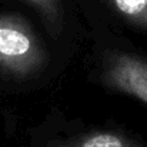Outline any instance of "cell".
Returning <instances> with one entry per match:
<instances>
[{
	"mask_svg": "<svg viewBox=\"0 0 147 147\" xmlns=\"http://www.w3.org/2000/svg\"><path fill=\"white\" fill-rule=\"evenodd\" d=\"M33 147H147V143L124 131L82 127L60 134L43 130L34 137Z\"/></svg>",
	"mask_w": 147,
	"mask_h": 147,
	"instance_id": "3957f363",
	"label": "cell"
},
{
	"mask_svg": "<svg viewBox=\"0 0 147 147\" xmlns=\"http://www.w3.org/2000/svg\"><path fill=\"white\" fill-rule=\"evenodd\" d=\"M98 1L106 10L107 19H111V22L114 23L109 29L110 32L130 30L147 36V0H98Z\"/></svg>",
	"mask_w": 147,
	"mask_h": 147,
	"instance_id": "5b68a950",
	"label": "cell"
},
{
	"mask_svg": "<svg viewBox=\"0 0 147 147\" xmlns=\"http://www.w3.org/2000/svg\"><path fill=\"white\" fill-rule=\"evenodd\" d=\"M98 30L92 57V74L100 86L147 106V54L106 27Z\"/></svg>",
	"mask_w": 147,
	"mask_h": 147,
	"instance_id": "7a4b0ae2",
	"label": "cell"
},
{
	"mask_svg": "<svg viewBox=\"0 0 147 147\" xmlns=\"http://www.w3.org/2000/svg\"><path fill=\"white\" fill-rule=\"evenodd\" d=\"M32 7L50 42L56 46L69 43L77 34L76 24L70 23V16L66 10L63 0H17Z\"/></svg>",
	"mask_w": 147,
	"mask_h": 147,
	"instance_id": "277c9868",
	"label": "cell"
},
{
	"mask_svg": "<svg viewBox=\"0 0 147 147\" xmlns=\"http://www.w3.org/2000/svg\"><path fill=\"white\" fill-rule=\"evenodd\" d=\"M47 42L22 16L0 13V79L13 87H32L50 74Z\"/></svg>",
	"mask_w": 147,
	"mask_h": 147,
	"instance_id": "6da1fadb",
	"label": "cell"
}]
</instances>
